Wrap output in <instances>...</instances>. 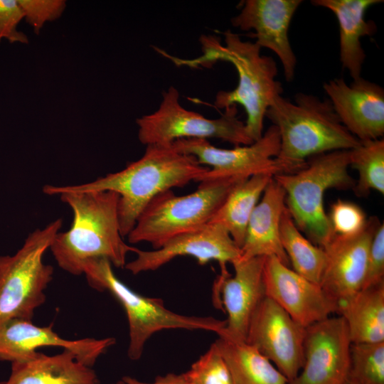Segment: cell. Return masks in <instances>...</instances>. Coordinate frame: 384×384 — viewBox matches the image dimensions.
<instances>
[{"instance_id":"obj_7","label":"cell","mask_w":384,"mask_h":384,"mask_svg":"<svg viewBox=\"0 0 384 384\" xmlns=\"http://www.w3.org/2000/svg\"><path fill=\"white\" fill-rule=\"evenodd\" d=\"M244 179L201 181L196 191L185 196H177L171 190L159 194L138 217L128 241L149 242L158 249L178 235L208 224L230 191Z\"/></svg>"},{"instance_id":"obj_26","label":"cell","mask_w":384,"mask_h":384,"mask_svg":"<svg viewBox=\"0 0 384 384\" xmlns=\"http://www.w3.org/2000/svg\"><path fill=\"white\" fill-rule=\"evenodd\" d=\"M279 235L293 270L320 285L326 265V253L324 249L314 245L302 234L287 207L282 215Z\"/></svg>"},{"instance_id":"obj_6","label":"cell","mask_w":384,"mask_h":384,"mask_svg":"<svg viewBox=\"0 0 384 384\" xmlns=\"http://www.w3.org/2000/svg\"><path fill=\"white\" fill-rule=\"evenodd\" d=\"M82 274L92 288L108 291L123 306L129 325L127 355L131 360L139 359L146 341L160 331L203 330L220 335L225 327V320L179 314L168 309L163 300L134 292L118 279L112 265L105 258L87 260L82 265Z\"/></svg>"},{"instance_id":"obj_24","label":"cell","mask_w":384,"mask_h":384,"mask_svg":"<svg viewBox=\"0 0 384 384\" xmlns=\"http://www.w3.org/2000/svg\"><path fill=\"white\" fill-rule=\"evenodd\" d=\"M273 176L269 174H260L239 182L209 223L224 228L240 249L244 242L251 214Z\"/></svg>"},{"instance_id":"obj_15","label":"cell","mask_w":384,"mask_h":384,"mask_svg":"<svg viewBox=\"0 0 384 384\" xmlns=\"http://www.w3.org/2000/svg\"><path fill=\"white\" fill-rule=\"evenodd\" d=\"M48 326H36L32 321L9 319L0 324V361H21L36 353L41 347H60L72 351L81 363L92 367L97 358L112 346V337L101 339L85 338L65 339Z\"/></svg>"},{"instance_id":"obj_31","label":"cell","mask_w":384,"mask_h":384,"mask_svg":"<svg viewBox=\"0 0 384 384\" xmlns=\"http://www.w3.org/2000/svg\"><path fill=\"white\" fill-rule=\"evenodd\" d=\"M23 19L38 34L47 22L59 18L66 8L65 0H18Z\"/></svg>"},{"instance_id":"obj_20","label":"cell","mask_w":384,"mask_h":384,"mask_svg":"<svg viewBox=\"0 0 384 384\" xmlns=\"http://www.w3.org/2000/svg\"><path fill=\"white\" fill-rule=\"evenodd\" d=\"M285 196L283 188L272 178L249 219L240 260L274 256L289 267L279 235L281 218L286 208Z\"/></svg>"},{"instance_id":"obj_29","label":"cell","mask_w":384,"mask_h":384,"mask_svg":"<svg viewBox=\"0 0 384 384\" xmlns=\"http://www.w3.org/2000/svg\"><path fill=\"white\" fill-rule=\"evenodd\" d=\"M185 373L194 384H233L228 365L214 343Z\"/></svg>"},{"instance_id":"obj_11","label":"cell","mask_w":384,"mask_h":384,"mask_svg":"<svg viewBox=\"0 0 384 384\" xmlns=\"http://www.w3.org/2000/svg\"><path fill=\"white\" fill-rule=\"evenodd\" d=\"M305 333V327L265 297L252 316L245 342L270 361L289 382L303 366Z\"/></svg>"},{"instance_id":"obj_18","label":"cell","mask_w":384,"mask_h":384,"mask_svg":"<svg viewBox=\"0 0 384 384\" xmlns=\"http://www.w3.org/2000/svg\"><path fill=\"white\" fill-rule=\"evenodd\" d=\"M301 0H246L232 25L243 31H254L255 43L273 51L282 65L287 82L294 78L297 58L288 31Z\"/></svg>"},{"instance_id":"obj_13","label":"cell","mask_w":384,"mask_h":384,"mask_svg":"<svg viewBox=\"0 0 384 384\" xmlns=\"http://www.w3.org/2000/svg\"><path fill=\"white\" fill-rule=\"evenodd\" d=\"M265 296L306 328L338 313V303L318 284L297 274L274 256L265 257Z\"/></svg>"},{"instance_id":"obj_2","label":"cell","mask_w":384,"mask_h":384,"mask_svg":"<svg viewBox=\"0 0 384 384\" xmlns=\"http://www.w3.org/2000/svg\"><path fill=\"white\" fill-rule=\"evenodd\" d=\"M223 34L224 43L217 36H201L202 53L196 58L181 59L167 53L163 55L177 66L206 67L218 61L233 65L238 75V85L231 91L218 92L214 106L225 109L233 105H241L247 115V132L255 142L263 134L267 110L283 92L280 82L276 80L277 63L272 57L262 55L261 48L255 42L242 41L229 29Z\"/></svg>"},{"instance_id":"obj_12","label":"cell","mask_w":384,"mask_h":384,"mask_svg":"<svg viewBox=\"0 0 384 384\" xmlns=\"http://www.w3.org/2000/svg\"><path fill=\"white\" fill-rule=\"evenodd\" d=\"M341 316H329L306 328L304 362L287 384H343L348 380L351 345Z\"/></svg>"},{"instance_id":"obj_33","label":"cell","mask_w":384,"mask_h":384,"mask_svg":"<svg viewBox=\"0 0 384 384\" xmlns=\"http://www.w3.org/2000/svg\"><path fill=\"white\" fill-rule=\"evenodd\" d=\"M383 282H384V225L380 223L370 245L362 289L375 286Z\"/></svg>"},{"instance_id":"obj_4","label":"cell","mask_w":384,"mask_h":384,"mask_svg":"<svg viewBox=\"0 0 384 384\" xmlns=\"http://www.w3.org/2000/svg\"><path fill=\"white\" fill-rule=\"evenodd\" d=\"M265 117L279 132L280 147L275 159L282 174L302 169L311 156L360 144L341 124L329 100L311 94L299 92L294 102L278 96Z\"/></svg>"},{"instance_id":"obj_16","label":"cell","mask_w":384,"mask_h":384,"mask_svg":"<svg viewBox=\"0 0 384 384\" xmlns=\"http://www.w3.org/2000/svg\"><path fill=\"white\" fill-rule=\"evenodd\" d=\"M265 257L238 260L232 263L234 274L225 267L215 284L214 292L221 293L227 312L225 327L218 336L245 341L248 326L256 309L266 297L263 277Z\"/></svg>"},{"instance_id":"obj_30","label":"cell","mask_w":384,"mask_h":384,"mask_svg":"<svg viewBox=\"0 0 384 384\" xmlns=\"http://www.w3.org/2000/svg\"><path fill=\"white\" fill-rule=\"evenodd\" d=\"M328 217L334 235L341 237L360 233L368 222L363 210L358 205L341 199L331 204Z\"/></svg>"},{"instance_id":"obj_32","label":"cell","mask_w":384,"mask_h":384,"mask_svg":"<svg viewBox=\"0 0 384 384\" xmlns=\"http://www.w3.org/2000/svg\"><path fill=\"white\" fill-rule=\"evenodd\" d=\"M23 14L18 0H0V43L6 40L11 43H28L27 36L18 29Z\"/></svg>"},{"instance_id":"obj_34","label":"cell","mask_w":384,"mask_h":384,"mask_svg":"<svg viewBox=\"0 0 384 384\" xmlns=\"http://www.w3.org/2000/svg\"><path fill=\"white\" fill-rule=\"evenodd\" d=\"M122 380L125 384H194L185 373L178 374L169 373L164 375H159L151 383L142 382L131 376H124Z\"/></svg>"},{"instance_id":"obj_21","label":"cell","mask_w":384,"mask_h":384,"mask_svg":"<svg viewBox=\"0 0 384 384\" xmlns=\"http://www.w3.org/2000/svg\"><path fill=\"white\" fill-rule=\"evenodd\" d=\"M313 5L331 11L339 25L340 61L353 80L361 78L366 53L361 38L376 32L375 24L366 21L365 14L380 0H313Z\"/></svg>"},{"instance_id":"obj_14","label":"cell","mask_w":384,"mask_h":384,"mask_svg":"<svg viewBox=\"0 0 384 384\" xmlns=\"http://www.w3.org/2000/svg\"><path fill=\"white\" fill-rule=\"evenodd\" d=\"M135 253L137 257L124 266L133 274L156 270L180 256L193 257L201 265L215 260L225 267L239 260L241 251L224 228L208 223L168 240L158 249H137Z\"/></svg>"},{"instance_id":"obj_35","label":"cell","mask_w":384,"mask_h":384,"mask_svg":"<svg viewBox=\"0 0 384 384\" xmlns=\"http://www.w3.org/2000/svg\"><path fill=\"white\" fill-rule=\"evenodd\" d=\"M111 384H125V383H124L122 380H120L114 383H111Z\"/></svg>"},{"instance_id":"obj_25","label":"cell","mask_w":384,"mask_h":384,"mask_svg":"<svg viewBox=\"0 0 384 384\" xmlns=\"http://www.w3.org/2000/svg\"><path fill=\"white\" fill-rule=\"evenodd\" d=\"M230 370L233 384H287L288 380L257 348L222 336L214 342Z\"/></svg>"},{"instance_id":"obj_3","label":"cell","mask_w":384,"mask_h":384,"mask_svg":"<svg viewBox=\"0 0 384 384\" xmlns=\"http://www.w3.org/2000/svg\"><path fill=\"white\" fill-rule=\"evenodd\" d=\"M63 202L72 209L73 219L65 232H58L50 250L58 265L73 275L82 274L88 260L105 258L124 267L127 255L138 248L125 243L118 215L119 195L110 191L62 192Z\"/></svg>"},{"instance_id":"obj_9","label":"cell","mask_w":384,"mask_h":384,"mask_svg":"<svg viewBox=\"0 0 384 384\" xmlns=\"http://www.w3.org/2000/svg\"><path fill=\"white\" fill-rule=\"evenodd\" d=\"M237 105L225 109L220 117L206 118L198 112L184 108L179 102L178 90L170 86L162 93L156 110L136 119L138 139L147 146L171 145L183 139H219L235 146L254 142L244 122L238 117Z\"/></svg>"},{"instance_id":"obj_23","label":"cell","mask_w":384,"mask_h":384,"mask_svg":"<svg viewBox=\"0 0 384 384\" xmlns=\"http://www.w3.org/2000/svg\"><path fill=\"white\" fill-rule=\"evenodd\" d=\"M352 343L384 342V282L338 304Z\"/></svg>"},{"instance_id":"obj_19","label":"cell","mask_w":384,"mask_h":384,"mask_svg":"<svg viewBox=\"0 0 384 384\" xmlns=\"http://www.w3.org/2000/svg\"><path fill=\"white\" fill-rule=\"evenodd\" d=\"M380 223L373 217L360 233L334 235L324 248L327 260L320 286L338 304L362 289L370 245Z\"/></svg>"},{"instance_id":"obj_17","label":"cell","mask_w":384,"mask_h":384,"mask_svg":"<svg viewBox=\"0 0 384 384\" xmlns=\"http://www.w3.org/2000/svg\"><path fill=\"white\" fill-rule=\"evenodd\" d=\"M324 90L346 129L359 141L384 134V90L359 78L348 85L342 78L324 82Z\"/></svg>"},{"instance_id":"obj_22","label":"cell","mask_w":384,"mask_h":384,"mask_svg":"<svg viewBox=\"0 0 384 384\" xmlns=\"http://www.w3.org/2000/svg\"><path fill=\"white\" fill-rule=\"evenodd\" d=\"M0 384H100V380L92 367L65 349L53 356L36 352L27 360L12 362L9 378Z\"/></svg>"},{"instance_id":"obj_36","label":"cell","mask_w":384,"mask_h":384,"mask_svg":"<svg viewBox=\"0 0 384 384\" xmlns=\"http://www.w3.org/2000/svg\"><path fill=\"white\" fill-rule=\"evenodd\" d=\"M343 384H358V383H353V382L350 381V380H347Z\"/></svg>"},{"instance_id":"obj_10","label":"cell","mask_w":384,"mask_h":384,"mask_svg":"<svg viewBox=\"0 0 384 384\" xmlns=\"http://www.w3.org/2000/svg\"><path fill=\"white\" fill-rule=\"evenodd\" d=\"M171 145L178 152L194 156L200 164L210 167L198 179L199 182L282 174L275 159L279 151V135L272 124L257 141L233 149L218 148L204 139H178Z\"/></svg>"},{"instance_id":"obj_27","label":"cell","mask_w":384,"mask_h":384,"mask_svg":"<svg viewBox=\"0 0 384 384\" xmlns=\"http://www.w3.org/2000/svg\"><path fill=\"white\" fill-rule=\"evenodd\" d=\"M350 166L357 171L358 178L353 188L358 196H366L371 191L384 194V140L360 141L349 150Z\"/></svg>"},{"instance_id":"obj_1","label":"cell","mask_w":384,"mask_h":384,"mask_svg":"<svg viewBox=\"0 0 384 384\" xmlns=\"http://www.w3.org/2000/svg\"><path fill=\"white\" fill-rule=\"evenodd\" d=\"M143 156L115 173L80 185L43 187L44 193L110 191L119 195L118 215L123 237L127 236L147 205L159 194L198 179L208 169L172 145L146 146Z\"/></svg>"},{"instance_id":"obj_8","label":"cell","mask_w":384,"mask_h":384,"mask_svg":"<svg viewBox=\"0 0 384 384\" xmlns=\"http://www.w3.org/2000/svg\"><path fill=\"white\" fill-rule=\"evenodd\" d=\"M63 225L60 218L38 228L13 255H0V324L12 319L32 321L46 302L53 267L43 258Z\"/></svg>"},{"instance_id":"obj_28","label":"cell","mask_w":384,"mask_h":384,"mask_svg":"<svg viewBox=\"0 0 384 384\" xmlns=\"http://www.w3.org/2000/svg\"><path fill=\"white\" fill-rule=\"evenodd\" d=\"M348 380L384 384V342L351 343Z\"/></svg>"},{"instance_id":"obj_5","label":"cell","mask_w":384,"mask_h":384,"mask_svg":"<svg viewBox=\"0 0 384 384\" xmlns=\"http://www.w3.org/2000/svg\"><path fill=\"white\" fill-rule=\"evenodd\" d=\"M349 150H337L309 157L302 169L273 176L285 192V203L296 226L314 245L324 248L334 238L324 194L330 188H353L348 173Z\"/></svg>"}]
</instances>
